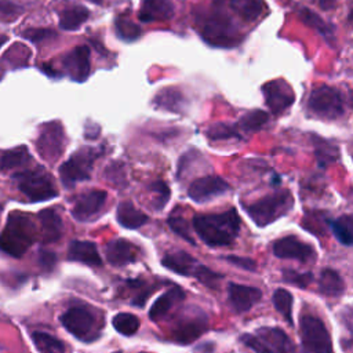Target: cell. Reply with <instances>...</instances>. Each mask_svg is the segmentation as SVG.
Instances as JSON below:
<instances>
[{
	"label": "cell",
	"mask_w": 353,
	"mask_h": 353,
	"mask_svg": "<svg viewBox=\"0 0 353 353\" xmlns=\"http://www.w3.org/2000/svg\"><path fill=\"white\" fill-rule=\"evenodd\" d=\"M199 237L210 247L230 245L240 232V218L236 210L221 214H207L193 218Z\"/></svg>",
	"instance_id": "6da1fadb"
},
{
	"label": "cell",
	"mask_w": 353,
	"mask_h": 353,
	"mask_svg": "<svg viewBox=\"0 0 353 353\" xmlns=\"http://www.w3.org/2000/svg\"><path fill=\"white\" fill-rule=\"evenodd\" d=\"M199 29L203 40L214 47H236L243 39L236 22L216 8L200 17Z\"/></svg>",
	"instance_id": "7a4b0ae2"
},
{
	"label": "cell",
	"mask_w": 353,
	"mask_h": 353,
	"mask_svg": "<svg viewBox=\"0 0 353 353\" xmlns=\"http://www.w3.org/2000/svg\"><path fill=\"white\" fill-rule=\"evenodd\" d=\"M36 229L26 214L10 212L4 230L0 233V250L11 256H22L34 241Z\"/></svg>",
	"instance_id": "3957f363"
},
{
	"label": "cell",
	"mask_w": 353,
	"mask_h": 353,
	"mask_svg": "<svg viewBox=\"0 0 353 353\" xmlns=\"http://www.w3.org/2000/svg\"><path fill=\"white\" fill-rule=\"evenodd\" d=\"M292 205V194L288 190H277L251 204H245L244 210L259 228H265L285 215Z\"/></svg>",
	"instance_id": "277c9868"
},
{
	"label": "cell",
	"mask_w": 353,
	"mask_h": 353,
	"mask_svg": "<svg viewBox=\"0 0 353 353\" xmlns=\"http://www.w3.org/2000/svg\"><path fill=\"white\" fill-rule=\"evenodd\" d=\"M307 110L312 116L335 120L345 113V98L343 94L330 85H320L312 90L307 97Z\"/></svg>",
	"instance_id": "5b68a950"
},
{
	"label": "cell",
	"mask_w": 353,
	"mask_h": 353,
	"mask_svg": "<svg viewBox=\"0 0 353 353\" xmlns=\"http://www.w3.org/2000/svg\"><path fill=\"white\" fill-rule=\"evenodd\" d=\"M62 325L77 339L91 342L99 336V321L97 316L84 306H72L61 317Z\"/></svg>",
	"instance_id": "8992f818"
},
{
	"label": "cell",
	"mask_w": 353,
	"mask_h": 353,
	"mask_svg": "<svg viewBox=\"0 0 353 353\" xmlns=\"http://www.w3.org/2000/svg\"><path fill=\"white\" fill-rule=\"evenodd\" d=\"M15 181L30 201H46L58 194L52 178L41 168L19 172L15 175Z\"/></svg>",
	"instance_id": "52a82bcc"
},
{
	"label": "cell",
	"mask_w": 353,
	"mask_h": 353,
	"mask_svg": "<svg viewBox=\"0 0 353 353\" xmlns=\"http://www.w3.org/2000/svg\"><path fill=\"white\" fill-rule=\"evenodd\" d=\"M99 156V150L95 148H81L73 153L69 160H66L59 167V176L65 186L70 188L76 182L85 181L91 175L92 164Z\"/></svg>",
	"instance_id": "ba28073f"
},
{
	"label": "cell",
	"mask_w": 353,
	"mask_h": 353,
	"mask_svg": "<svg viewBox=\"0 0 353 353\" xmlns=\"http://www.w3.org/2000/svg\"><path fill=\"white\" fill-rule=\"evenodd\" d=\"M301 335L305 349L310 353H332L331 335L317 316L312 313L301 316Z\"/></svg>",
	"instance_id": "9c48e42d"
},
{
	"label": "cell",
	"mask_w": 353,
	"mask_h": 353,
	"mask_svg": "<svg viewBox=\"0 0 353 353\" xmlns=\"http://www.w3.org/2000/svg\"><path fill=\"white\" fill-rule=\"evenodd\" d=\"M37 150L47 161H55L63 152L65 134L58 121H51L43 125L36 142Z\"/></svg>",
	"instance_id": "30bf717a"
},
{
	"label": "cell",
	"mask_w": 353,
	"mask_h": 353,
	"mask_svg": "<svg viewBox=\"0 0 353 353\" xmlns=\"http://www.w3.org/2000/svg\"><path fill=\"white\" fill-rule=\"evenodd\" d=\"M214 8L241 22H255L263 12L262 0H212Z\"/></svg>",
	"instance_id": "8fae6325"
},
{
	"label": "cell",
	"mask_w": 353,
	"mask_h": 353,
	"mask_svg": "<svg viewBox=\"0 0 353 353\" xmlns=\"http://www.w3.org/2000/svg\"><path fill=\"white\" fill-rule=\"evenodd\" d=\"M262 92H263L268 108L274 114H280L284 110H287L294 103V99H295L291 85L287 84L283 79L272 80L263 84Z\"/></svg>",
	"instance_id": "7c38bea8"
},
{
	"label": "cell",
	"mask_w": 353,
	"mask_h": 353,
	"mask_svg": "<svg viewBox=\"0 0 353 353\" xmlns=\"http://www.w3.org/2000/svg\"><path fill=\"white\" fill-rule=\"evenodd\" d=\"M229 189L225 179L216 175H205L190 183L188 196L196 203H205L216 196L223 194Z\"/></svg>",
	"instance_id": "4fadbf2b"
},
{
	"label": "cell",
	"mask_w": 353,
	"mask_h": 353,
	"mask_svg": "<svg viewBox=\"0 0 353 353\" xmlns=\"http://www.w3.org/2000/svg\"><path fill=\"white\" fill-rule=\"evenodd\" d=\"M273 254L279 258H292L301 262L313 261L316 256V252L312 245L303 243L302 240L294 236H285L279 239L273 244Z\"/></svg>",
	"instance_id": "5bb4252c"
},
{
	"label": "cell",
	"mask_w": 353,
	"mask_h": 353,
	"mask_svg": "<svg viewBox=\"0 0 353 353\" xmlns=\"http://www.w3.org/2000/svg\"><path fill=\"white\" fill-rule=\"evenodd\" d=\"M66 74L74 81H84L90 74V48L79 46L68 52L62 61Z\"/></svg>",
	"instance_id": "9a60e30c"
},
{
	"label": "cell",
	"mask_w": 353,
	"mask_h": 353,
	"mask_svg": "<svg viewBox=\"0 0 353 353\" xmlns=\"http://www.w3.org/2000/svg\"><path fill=\"white\" fill-rule=\"evenodd\" d=\"M106 197L108 194L105 190L92 189L88 192H83L74 201L72 215L79 221H88L99 212L106 201Z\"/></svg>",
	"instance_id": "2e32d148"
},
{
	"label": "cell",
	"mask_w": 353,
	"mask_h": 353,
	"mask_svg": "<svg viewBox=\"0 0 353 353\" xmlns=\"http://www.w3.org/2000/svg\"><path fill=\"white\" fill-rule=\"evenodd\" d=\"M228 296L232 307L237 313L250 310L262 296L261 290L250 285L230 283L228 287Z\"/></svg>",
	"instance_id": "e0dca14e"
},
{
	"label": "cell",
	"mask_w": 353,
	"mask_h": 353,
	"mask_svg": "<svg viewBox=\"0 0 353 353\" xmlns=\"http://www.w3.org/2000/svg\"><path fill=\"white\" fill-rule=\"evenodd\" d=\"M106 259L114 266H124L137 259L139 248L128 240L116 239L106 245Z\"/></svg>",
	"instance_id": "ac0fdd59"
},
{
	"label": "cell",
	"mask_w": 353,
	"mask_h": 353,
	"mask_svg": "<svg viewBox=\"0 0 353 353\" xmlns=\"http://www.w3.org/2000/svg\"><path fill=\"white\" fill-rule=\"evenodd\" d=\"M161 263L172 270L174 273L182 274V276H193L196 274L200 263L188 252L185 251H171L164 255Z\"/></svg>",
	"instance_id": "d6986e66"
},
{
	"label": "cell",
	"mask_w": 353,
	"mask_h": 353,
	"mask_svg": "<svg viewBox=\"0 0 353 353\" xmlns=\"http://www.w3.org/2000/svg\"><path fill=\"white\" fill-rule=\"evenodd\" d=\"M174 15V6L170 0H142L139 19L142 22L167 21Z\"/></svg>",
	"instance_id": "ffe728a7"
},
{
	"label": "cell",
	"mask_w": 353,
	"mask_h": 353,
	"mask_svg": "<svg viewBox=\"0 0 353 353\" xmlns=\"http://www.w3.org/2000/svg\"><path fill=\"white\" fill-rule=\"evenodd\" d=\"M68 258L69 261L80 262L90 266H99L102 263L98 248L91 241H80V240L72 241L68 250Z\"/></svg>",
	"instance_id": "44dd1931"
},
{
	"label": "cell",
	"mask_w": 353,
	"mask_h": 353,
	"mask_svg": "<svg viewBox=\"0 0 353 353\" xmlns=\"http://www.w3.org/2000/svg\"><path fill=\"white\" fill-rule=\"evenodd\" d=\"M258 336L276 353H292L294 352V345L288 335L283 332L279 328H259L258 330Z\"/></svg>",
	"instance_id": "7402d4cb"
},
{
	"label": "cell",
	"mask_w": 353,
	"mask_h": 353,
	"mask_svg": "<svg viewBox=\"0 0 353 353\" xmlns=\"http://www.w3.org/2000/svg\"><path fill=\"white\" fill-rule=\"evenodd\" d=\"M116 219L121 226H124L127 229H138L149 221L148 215L145 212H142L141 210H138L130 201H123L119 204L117 212H116Z\"/></svg>",
	"instance_id": "603a6c76"
},
{
	"label": "cell",
	"mask_w": 353,
	"mask_h": 353,
	"mask_svg": "<svg viewBox=\"0 0 353 353\" xmlns=\"http://www.w3.org/2000/svg\"><path fill=\"white\" fill-rule=\"evenodd\" d=\"M183 298H185L183 291L179 287H172L171 290L165 291L161 296H159L154 301V303L152 305V307L149 310V317L152 320L161 319L164 314H167L171 310V307L175 303L181 302Z\"/></svg>",
	"instance_id": "cb8c5ba5"
},
{
	"label": "cell",
	"mask_w": 353,
	"mask_h": 353,
	"mask_svg": "<svg viewBox=\"0 0 353 353\" xmlns=\"http://www.w3.org/2000/svg\"><path fill=\"white\" fill-rule=\"evenodd\" d=\"M205 328H207V321L204 319L201 320L200 317H196V319L188 317L176 324L174 336L176 341L182 343H189L194 341L203 331H205Z\"/></svg>",
	"instance_id": "d4e9b609"
},
{
	"label": "cell",
	"mask_w": 353,
	"mask_h": 353,
	"mask_svg": "<svg viewBox=\"0 0 353 353\" xmlns=\"http://www.w3.org/2000/svg\"><path fill=\"white\" fill-rule=\"evenodd\" d=\"M39 219L41 223L44 241L46 243L57 241L62 234V221H61L59 215L54 210L47 208V210L40 211Z\"/></svg>",
	"instance_id": "484cf974"
},
{
	"label": "cell",
	"mask_w": 353,
	"mask_h": 353,
	"mask_svg": "<svg viewBox=\"0 0 353 353\" xmlns=\"http://www.w3.org/2000/svg\"><path fill=\"white\" fill-rule=\"evenodd\" d=\"M90 17V11L80 4H74L63 8L59 12V26L63 30H76L79 29Z\"/></svg>",
	"instance_id": "4316f807"
},
{
	"label": "cell",
	"mask_w": 353,
	"mask_h": 353,
	"mask_svg": "<svg viewBox=\"0 0 353 353\" xmlns=\"http://www.w3.org/2000/svg\"><path fill=\"white\" fill-rule=\"evenodd\" d=\"M319 290L327 296H339L345 291V281L334 269H324L320 274Z\"/></svg>",
	"instance_id": "83f0119b"
},
{
	"label": "cell",
	"mask_w": 353,
	"mask_h": 353,
	"mask_svg": "<svg viewBox=\"0 0 353 353\" xmlns=\"http://www.w3.org/2000/svg\"><path fill=\"white\" fill-rule=\"evenodd\" d=\"M183 95L181 94L179 90L174 87L163 88L153 99V103L157 108L170 110V112H181L183 108Z\"/></svg>",
	"instance_id": "f1b7e54d"
},
{
	"label": "cell",
	"mask_w": 353,
	"mask_h": 353,
	"mask_svg": "<svg viewBox=\"0 0 353 353\" xmlns=\"http://www.w3.org/2000/svg\"><path fill=\"white\" fill-rule=\"evenodd\" d=\"M299 18L301 21L307 25L309 28L317 30L320 34H323L327 40H330L334 36V26L328 25L320 15L313 12L309 8H301L299 11Z\"/></svg>",
	"instance_id": "f546056e"
},
{
	"label": "cell",
	"mask_w": 353,
	"mask_h": 353,
	"mask_svg": "<svg viewBox=\"0 0 353 353\" xmlns=\"http://www.w3.org/2000/svg\"><path fill=\"white\" fill-rule=\"evenodd\" d=\"M32 341L40 353H65V345L47 332H33Z\"/></svg>",
	"instance_id": "4dcf8cb0"
},
{
	"label": "cell",
	"mask_w": 353,
	"mask_h": 353,
	"mask_svg": "<svg viewBox=\"0 0 353 353\" xmlns=\"http://www.w3.org/2000/svg\"><path fill=\"white\" fill-rule=\"evenodd\" d=\"M30 160V154L25 146H18L11 150H7L0 157L1 170H12L26 164Z\"/></svg>",
	"instance_id": "1f68e13d"
},
{
	"label": "cell",
	"mask_w": 353,
	"mask_h": 353,
	"mask_svg": "<svg viewBox=\"0 0 353 353\" xmlns=\"http://www.w3.org/2000/svg\"><path fill=\"white\" fill-rule=\"evenodd\" d=\"M332 233L335 237L345 245H350L353 243V219L350 215H345L339 219H334L330 222Z\"/></svg>",
	"instance_id": "d6a6232c"
},
{
	"label": "cell",
	"mask_w": 353,
	"mask_h": 353,
	"mask_svg": "<svg viewBox=\"0 0 353 353\" xmlns=\"http://www.w3.org/2000/svg\"><path fill=\"white\" fill-rule=\"evenodd\" d=\"M269 116L266 112L263 110H259V109H255V110H251L248 113H245L237 123L236 127L241 128L243 131L245 132H252V131H258L261 130L266 121H268Z\"/></svg>",
	"instance_id": "836d02e7"
},
{
	"label": "cell",
	"mask_w": 353,
	"mask_h": 353,
	"mask_svg": "<svg viewBox=\"0 0 353 353\" xmlns=\"http://www.w3.org/2000/svg\"><path fill=\"white\" fill-rule=\"evenodd\" d=\"M113 327L117 332L123 335H134L139 328V319L131 313H117L113 320Z\"/></svg>",
	"instance_id": "e575fe53"
},
{
	"label": "cell",
	"mask_w": 353,
	"mask_h": 353,
	"mask_svg": "<svg viewBox=\"0 0 353 353\" xmlns=\"http://www.w3.org/2000/svg\"><path fill=\"white\" fill-rule=\"evenodd\" d=\"M272 299L274 307L283 314L288 324H292V295L284 288H277Z\"/></svg>",
	"instance_id": "d590c367"
},
{
	"label": "cell",
	"mask_w": 353,
	"mask_h": 353,
	"mask_svg": "<svg viewBox=\"0 0 353 353\" xmlns=\"http://www.w3.org/2000/svg\"><path fill=\"white\" fill-rule=\"evenodd\" d=\"M314 146H316V156L319 159V163L321 165L327 164V163H331V161H335L339 156V150L338 148L328 142V141H324L321 138H316L314 139Z\"/></svg>",
	"instance_id": "8d00e7d4"
},
{
	"label": "cell",
	"mask_w": 353,
	"mask_h": 353,
	"mask_svg": "<svg viewBox=\"0 0 353 353\" xmlns=\"http://www.w3.org/2000/svg\"><path fill=\"white\" fill-rule=\"evenodd\" d=\"M114 28H116V32H117V36L125 41H132V40H137L139 36H141V28L134 23L130 19H125L123 17L117 18L116 19V23H114Z\"/></svg>",
	"instance_id": "74e56055"
},
{
	"label": "cell",
	"mask_w": 353,
	"mask_h": 353,
	"mask_svg": "<svg viewBox=\"0 0 353 353\" xmlns=\"http://www.w3.org/2000/svg\"><path fill=\"white\" fill-rule=\"evenodd\" d=\"M207 137L212 141L219 139H230V138H240V134L237 131L236 125H230L226 123H215L208 127Z\"/></svg>",
	"instance_id": "f35d334b"
},
{
	"label": "cell",
	"mask_w": 353,
	"mask_h": 353,
	"mask_svg": "<svg viewBox=\"0 0 353 353\" xmlns=\"http://www.w3.org/2000/svg\"><path fill=\"white\" fill-rule=\"evenodd\" d=\"M150 192L153 194V200H152L153 208L157 211H161L164 208V205L168 203L170 196H171L168 185L163 181H156L152 183Z\"/></svg>",
	"instance_id": "ab89813d"
},
{
	"label": "cell",
	"mask_w": 353,
	"mask_h": 353,
	"mask_svg": "<svg viewBox=\"0 0 353 353\" xmlns=\"http://www.w3.org/2000/svg\"><path fill=\"white\" fill-rule=\"evenodd\" d=\"M312 273L310 272H296L292 269H285L283 270V279L290 283L294 284L296 287L305 288L310 281H312Z\"/></svg>",
	"instance_id": "60d3db41"
},
{
	"label": "cell",
	"mask_w": 353,
	"mask_h": 353,
	"mask_svg": "<svg viewBox=\"0 0 353 353\" xmlns=\"http://www.w3.org/2000/svg\"><path fill=\"white\" fill-rule=\"evenodd\" d=\"M194 277H196L200 283H203L204 285L211 287V288H216L219 280L222 279L221 274L215 273L214 270L208 269L207 266H204V265H201V263H200V266H199V269H197Z\"/></svg>",
	"instance_id": "b9f144b4"
},
{
	"label": "cell",
	"mask_w": 353,
	"mask_h": 353,
	"mask_svg": "<svg viewBox=\"0 0 353 353\" xmlns=\"http://www.w3.org/2000/svg\"><path fill=\"white\" fill-rule=\"evenodd\" d=\"M168 225L170 228L178 234L181 236L182 239L188 240L190 244H194V240L190 237V233H189V228H188V222L182 218V216H176V215H171L168 218Z\"/></svg>",
	"instance_id": "7bdbcfd3"
},
{
	"label": "cell",
	"mask_w": 353,
	"mask_h": 353,
	"mask_svg": "<svg viewBox=\"0 0 353 353\" xmlns=\"http://www.w3.org/2000/svg\"><path fill=\"white\" fill-rule=\"evenodd\" d=\"M241 342H244L250 349H252L255 353H276L272 350L258 335H250L244 334L241 335Z\"/></svg>",
	"instance_id": "ee69618b"
},
{
	"label": "cell",
	"mask_w": 353,
	"mask_h": 353,
	"mask_svg": "<svg viewBox=\"0 0 353 353\" xmlns=\"http://www.w3.org/2000/svg\"><path fill=\"white\" fill-rule=\"evenodd\" d=\"M55 32L51 29H43V28H36V29H28L23 33V37L33 41V43H41L46 40H50L52 37H55Z\"/></svg>",
	"instance_id": "f6af8a7d"
},
{
	"label": "cell",
	"mask_w": 353,
	"mask_h": 353,
	"mask_svg": "<svg viewBox=\"0 0 353 353\" xmlns=\"http://www.w3.org/2000/svg\"><path fill=\"white\" fill-rule=\"evenodd\" d=\"M19 8L10 3V1H0V19L3 21H12L15 17H18Z\"/></svg>",
	"instance_id": "bcb514c9"
},
{
	"label": "cell",
	"mask_w": 353,
	"mask_h": 353,
	"mask_svg": "<svg viewBox=\"0 0 353 353\" xmlns=\"http://www.w3.org/2000/svg\"><path fill=\"white\" fill-rule=\"evenodd\" d=\"M226 259L230 262V263H233L234 266H237V268H241V269H244V270H250V272H252V270H255V268H256V263L252 261V259H250V258H240V256H226Z\"/></svg>",
	"instance_id": "7dc6e473"
},
{
	"label": "cell",
	"mask_w": 353,
	"mask_h": 353,
	"mask_svg": "<svg viewBox=\"0 0 353 353\" xmlns=\"http://www.w3.org/2000/svg\"><path fill=\"white\" fill-rule=\"evenodd\" d=\"M55 255L52 254V252H41V255H40V262H41V265L43 266H46V268H51L54 263H55Z\"/></svg>",
	"instance_id": "c3c4849f"
},
{
	"label": "cell",
	"mask_w": 353,
	"mask_h": 353,
	"mask_svg": "<svg viewBox=\"0 0 353 353\" xmlns=\"http://www.w3.org/2000/svg\"><path fill=\"white\" fill-rule=\"evenodd\" d=\"M336 0H319L321 10H331L335 6Z\"/></svg>",
	"instance_id": "681fc988"
},
{
	"label": "cell",
	"mask_w": 353,
	"mask_h": 353,
	"mask_svg": "<svg viewBox=\"0 0 353 353\" xmlns=\"http://www.w3.org/2000/svg\"><path fill=\"white\" fill-rule=\"evenodd\" d=\"M4 41H7V36H4V34H0V47L4 44Z\"/></svg>",
	"instance_id": "f907efd6"
},
{
	"label": "cell",
	"mask_w": 353,
	"mask_h": 353,
	"mask_svg": "<svg viewBox=\"0 0 353 353\" xmlns=\"http://www.w3.org/2000/svg\"><path fill=\"white\" fill-rule=\"evenodd\" d=\"M90 1H91V3H94V4H102V1H103V0H90Z\"/></svg>",
	"instance_id": "816d5d0a"
},
{
	"label": "cell",
	"mask_w": 353,
	"mask_h": 353,
	"mask_svg": "<svg viewBox=\"0 0 353 353\" xmlns=\"http://www.w3.org/2000/svg\"><path fill=\"white\" fill-rule=\"evenodd\" d=\"M114 353H121V352H114Z\"/></svg>",
	"instance_id": "f5cc1de1"
}]
</instances>
